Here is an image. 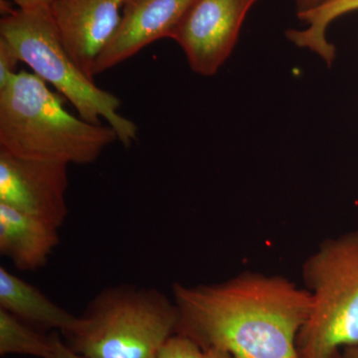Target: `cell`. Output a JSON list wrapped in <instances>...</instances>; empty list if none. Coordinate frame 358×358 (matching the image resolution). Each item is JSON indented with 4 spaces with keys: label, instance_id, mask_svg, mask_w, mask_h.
<instances>
[{
    "label": "cell",
    "instance_id": "5bb4252c",
    "mask_svg": "<svg viewBox=\"0 0 358 358\" xmlns=\"http://www.w3.org/2000/svg\"><path fill=\"white\" fill-rule=\"evenodd\" d=\"M202 352L192 339L176 334L162 345L155 358H201Z\"/></svg>",
    "mask_w": 358,
    "mask_h": 358
},
{
    "label": "cell",
    "instance_id": "ac0fdd59",
    "mask_svg": "<svg viewBox=\"0 0 358 358\" xmlns=\"http://www.w3.org/2000/svg\"><path fill=\"white\" fill-rule=\"evenodd\" d=\"M326 1L327 0H294L296 14L300 15V14L308 13V11L312 10V9Z\"/></svg>",
    "mask_w": 358,
    "mask_h": 358
},
{
    "label": "cell",
    "instance_id": "8992f818",
    "mask_svg": "<svg viewBox=\"0 0 358 358\" xmlns=\"http://www.w3.org/2000/svg\"><path fill=\"white\" fill-rule=\"evenodd\" d=\"M258 0H194L171 34L193 72L210 77L236 46L250 9Z\"/></svg>",
    "mask_w": 358,
    "mask_h": 358
},
{
    "label": "cell",
    "instance_id": "7c38bea8",
    "mask_svg": "<svg viewBox=\"0 0 358 358\" xmlns=\"http://www.w3.org/2000/svg\"><path fill=\"white\" fill-rule=\"evenodd\" d=\"M358 10V0H327L312 10L298 15L306 22L305 29H289L287 38L299 48L308 49L319 55L327 65L336 59V47L327 38V30L334 20Z\"/></svg>",
    "mask_w": 358,
    "mask_h": 358
},
{
    "label": "cell",
    "instance_id": "e0dca14e",
    "mask_svg": "<svg viewBox=\"0 0 358 358\" xmlns=\"http://www.w3.org/2000/svg\"><path fill=\"white\" fill-rule=\"evenodd\" d=\"M17 8L32 9L38 7L51 6L54 0H11Z\"/></svg>",
    "mask_w": 358,
    "mask_h": 358
},
{
    "label": "cell",
    "instance_id": "ffe728a7",
    "mask_svg": "<svg viewBox=\"0 0 358 358\" xmlns=\"http://www.w3.org/2000/svg\"><path fill=\"white\" fill-rule=\"evenodd\" d=\"M341 358H358V345L343 350Z\"/></svg>",
    "mask_w": 358,
    "mask_h": 358
},
{
    "label": "cell",
    "instance_id": "9a60e30c",
    "mask_svg": "<svg viewBox=\"0 0 358 358\" xmlns=\"http://www.w3.org/2000/svg\"><path fill=\"white\" fill-rule=\"evenodd\" d=\"M20 58L6 40L0 38V90L4 88L17 74Z\"/></svg>",
    "mask_w": 358,
    "mask_h": 358
},
{
    "label": "cell",
    "instance_id": "d6986e66",
    "mask_svg": "<svg viewBox=\"0 0 358 358\" xmlns=\"http://www.w3.org/2000/svg\"><path fill=\"white\" fill-rule=\"evenodd\" d=\"M201 358H234L230 353L223 352V350H215V348H211V350H206L202 352Z\"/></svg>",
    "mask_w": 358,
    "mask_h": 358
},
{
    "label": "cell",
    "instance_id": "8fae6325",
    "mask_svg": "<svg viewBox=\"0 0 358 358\" xmlns=\"http://www.w3.org/2000/svg\"><path fill=\"white\" fill-rule=\"evenodd\" d=\"M0 308L37 329L64 334L77 322L72 315L29 282L0 267Z\"/></svg>",
    "mask_w": 358,
    "mask_h": 358
},
{
    "label": "cell",
    "instance_id": "9c48e42d",
    "mask_svg": "<svg viewBox=\"0 0 358 358\" xmlns=\"http://www.w3.org/2000/svg\"><path fill=\"white\" fill-rule=\"evenodd\" d=\"M194 0H129L112 38L96 58L94 77L112 69L160 39H171Z\"/></svg>",
    "mask_w": 358,
    "mask_h": 358
},
{
    "label": "cell",
    "instance_id": "277c9868",
    "mask_svg": "<svg viewBox=\"0 0 358 358\" xmlns=\"http://www.w3.org/2000/svg\"><path fill=\"white\" fill-rule=\"evenodd\" d=\"M2 10L0 38L10 45L20 62L57 90L81 119L96 124H101V119L105 120L115 129L120 143L131 147L138 136V124L120 114L119 96L96 86L78 67L61 40L50 6L32 9L2 6Z\"/></svg>",
    "mask_w": 358,
    "mask_h": 358
},
{
    "label": "cell",
    "instance_id": "4fadbf2b",
    "mask_svg": "<svg viewBox=\"0 0 358 358\" xmlns=\"http://www.w3.org/2000/svg\"><path fill=\"white\" fill-rule=\"evenodd\" d=\"M56 333V331H55ZM55 333L44 336L11 313L0 308V355L50 358Z\"/></svg>",
    "mask_w": 358,
    "mask_h": 358
},
{
    "label": "cell",
    "instance_id": "6da1fadb",
    "mask_svg": "<svg viewBox=\"0 0 358 358\" xmlns=\"http://www.w3.org/2000/svg\"><path fill=\"white\" fill-rule=\"evenodd\" d=\"M176 334L202 350L234 358H300L296 339L312 308L307 289L288 278L245 271L214 284L173 286Z\"/></svg>",
    "mask_w": 358,
    "mask_h": 358
},
{
    "label": "cell",
    "instance_id": "3957f363",
    "mask_svg": "<svg viewBox=\"0 0 358 358\" xmlns=\"http://www.w3.org/2000/svg\"><path fill=\"white\" fill-rule=\"evenodd\" d=\"M173 298L159 289L122 284L96 294L65 343L84 358H155L176 334Z\"/></svg>",
    "mask_w": 358,
    "mask_h": 358
},
{
    "label": "cell",
    "instance_id": "ba28073f",
    "mask_svg": "<svg viewBox=\"0 0 358 358\" xmlns=\"http://www.w3.org/2000/svg\"><path fill=\"white\" fill-rule=\"evenodd\" d=\"M129 0H54L50 10L66 50L89 79Z\"/></svg>",
    "mask_w": 358,
    "mask_h": 358
},
{
    "label": "cell",
    "instance_id": "52a82bcc",
    "mask_svg": "<svg viewBox=\"0 0 358 358\" xmlns=\"http://www.w3.org/2000/svg\"><path fill=\"white\" fill-rule=\"evenodd\" d=\"M68 167L0 150V203L60 229L69 215Z\"/></svg>",
    "mask_w": 358,
    "mask_h": 358
},
{
    "label": "cell",
    "instance_id": "2e32d148",
    "mask_svg": "<svg viewBox=\"0 0 358 358\" xmlns=\"http://www.w3.org/2000/svg\"><path fill=\"white\" fill-rule=\"evenodd\" d=\"M50 358H84L81 355H78L74 350H71L69 346L66 345L65 341H63L55 333V339H54V350L52 352Z\"/></svg>",
    "mask_w": 358,
    "mask_h": 358
},
{
    "label": "cell",
    "instance_id": "7a4b0ae2",
    "mask_svg": "<svg viewBox=\"0 0 358 358\" xmlns=\"http://www.w3.org/2000/svg\"><path fill=\"white\" fill-rule=\"evenodd\" d=\"M119 141L110 126L70 114L62 96L20 71L0 90V150L22 159L86 166Z\"/></svg>",
    "mask_w": 358,
    "mask_h": 358
},
{
    "label": "cell",
    "instance_id": "5b68a950",
    "mask_svg": "<svg viewBox=\"0 0 358 358\" xmlns=\"http://www.w3.org/2000/svg\"><path fill=\"white\" fill-rule=\"evenodd\" d=\"M312 308L296 339L300 358H341L358 345V230L324 240L301 267Z\"/></svg>",
    "mask_w": 358,
    "mask_h": 358
},
{
    "label": "cell",
    "instance_id": "30bf717a",
    "mask_svg": "<svg viewBox=\"0 0 358 358\" xmlns=\"http://www.w3.org/2000/svg\"><path fill=\"white\" fill-rule=\"evenodd\" d=\"M59 243V228L0 203V254L18 270L43 268Z\"/></svg>",
    "mask_w": 358,
    "mask_h": 358
}]
</instances>
